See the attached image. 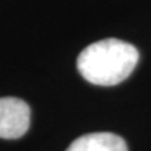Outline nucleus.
<instances>
[{
    "instance_id": "obj_1",
    "label": "nucleus",
    "mask_w": 151,
    "mask_h": 151,
    "mask_svg": "<svg viewBox=\"0 0 151 151\" xmlns=\"http://www.w3.org/2000/svg\"><path fill=\"white\" fill-rule=\"evenodd\" d=\"M139 60V51L119 39H105L86 46L77 57V70L93 85L113 86L129 77Z\"/></svg>"
},
{
    "instance_id": "obj_2",
    "label": "nucleus",
    "mask_w": 151,
    "mask_h": 151,
    "mask_svg": "<svg viewBox=\"0 0 151 151\" xmlns=\"http://www.w3.org/2000/svg\"><path fill=\"white\" fill-rule=\"evenodd\" d=\"M31 109L25 100L17 97H0V137L19 139L29 128Z\"/></svg>"
},
{
    "instance_id": "obj_3",
    "label": "nucleus",
    "mask_w": 151,
    "mask_h": 151,
    "mask_svg": "<svg viewBox=\"0 0 151 151\" xmlns=\"http://www.w3.org/2000/svg\"><path fill=\"white\" fill-rule=\"evenodd\" d=\"M66 151H128L127 142L113 133H90L77 137Z\"/></svg>"
}]
</instances>
